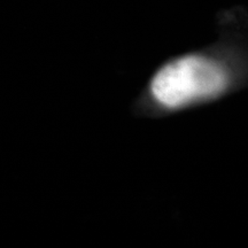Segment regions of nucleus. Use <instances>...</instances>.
Segmentation results:
<instances>
[{"label":"nucleus","mask_w":248,"mask_h":248,"mask_svg":"<svg viewBox=\"0 0 248 248\" xmlns=\"http://www.w3.org/2000/svg\"><path fill=\"white\" fill-rule=\"evenodd\" d=\"M228 82V73L218 61L202 55H186L155 74L151 92L160 105L176 108L215 97L224 91Z\"/></svg>","instance_id":"f257e3e1"}]
</instances>
